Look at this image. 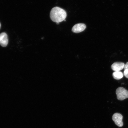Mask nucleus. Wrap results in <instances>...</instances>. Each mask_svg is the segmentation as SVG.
I'll list each match as a JSON object with an SVG mask.
<instances>
[{
	"instance_id": "1",
	"label": "nucleus",
	"mask_w": 128,
	"mask_h": 128,
	"mask_svg": "<svg viewBox=\"0 0 128 128\" xmlns=\"http://www.w3.org/2000/svg\"><path fill=\"white\" fill-rule=\"evenodd\" d=\"M67 16L66 12L60 7L52 8L50 13V18L53 22L60 23L64 20Z\"/></svg>"
},
{
	"instance_id": "2",
	"label": "nucleus",
	"mask_w": 128,
	"mask_h": 128,
	"mask_svg": "<svg viewBox=\"0 0 128 128\" xmlns=\"http://www.w3.org/2000/svg\"><path fill=\"white\" fill-rule=\"evenodd\" d=\"M116 92L118 100H122L128 98V91L124 88H118Z\"/></svg>"
},
{
	"instance_id": "3",
	"label": "nucleus",
	"mask_w": 128,
	"mask_h": 128,
	"mask_svg": "<svg viewBox=\"0 0 128 128\" xmlns=\"http://www.w3.org/2000/svg\"><path fill=\"white\" fill-rule=\"evenodd\" d=\"M112 119L115 124L118 127H121L124 125L122 121L123 116L120 114L118 113L114 114L112 117Z\"/></svg>"
},
{
	"instance_id": "4",
	"label": "nucleus",
	"mask_w": 128,
	"mask_h": 128,
	"mask_svg": "<svg viewBox=\"0 0 128 128\" xmlns=\"http://www.w3.org/2000/svg\"><path fill=\"white\" fill-rule=\"evenodd\" d=\"M86 28V26L84 24H78L73 26L72 31L75 33H79L84 31Z\"/></svg>"
},
{
	"instance_id": "5",
	"label": "nucleus",
	"mask_w": 128,
	"mask_h": 128,
	"mask_svg": "<svg viewBox=\"0 0 128 128\" xmlns=\"http://www.w3.org/2000/svg\"><path fill=\"white\" fill-rule=\"evenodd\" d=\"M8 40L7 35L6 33L3 32L0 34V45L3 47L7 46Z\"/></svg>"
},
{
	"instance_id": "6",
	"label": "nucleus",
	"mask_w": 128,
	"mask_h": 128,
	"mask_svg": "<svg viewBox=\"0 0 128 128\" xmlns=\"http://www.w3.org/2000/svg\"><path fill=\"white\" fill-rule=\"evenodd\" d=\"M124 63L121 62H116L112 65L111 68L113 71H120L124 68Z\"/></svg>"
},
{
	"instance_id": "7",
	"label": "nucleus",
	"mask_w": 128,
	"mask_h": 128,
	"mask_svg": "<svg viewBox=\"0 0 128 128\" xmlns=\"http://www.w3.org/2000/svg\"><path fill=\"white\" fill-rule=\"evenodd\" d=\"M124 74L122 72L120 71H115L113 73L112 76L116 80H119L122 78Z\"/></svg>"
},
{
	"instance_id": "8",
	"label": "nucleus",
	"mask_w": 128,
	"mask_h": 128,
	"mask_svg": "<svg viewBox=\"0 0 128 128\" xmlns=\"http://www.w3.org/2000/svg\"><path fill=\"white\" fill-rule=\"evenodd\" d=\"M124 68V75L126 78H128V62L125 65Z\"/></svg>"
},
{
	"instance_id": "9",
	"label": "nucleus",
	"mask_w": 128,
	"mask_h": 128,
	"mask_svg": "<svg viewBox=\"0 0 128 128\" xmlns=\"http://www.w3.org/2000/svg\"><path fill=\"white\" fill-rule=\"evenodd\" d=\"M0 26H1V24H0Z\"/></svg>"
}]
</instances>
